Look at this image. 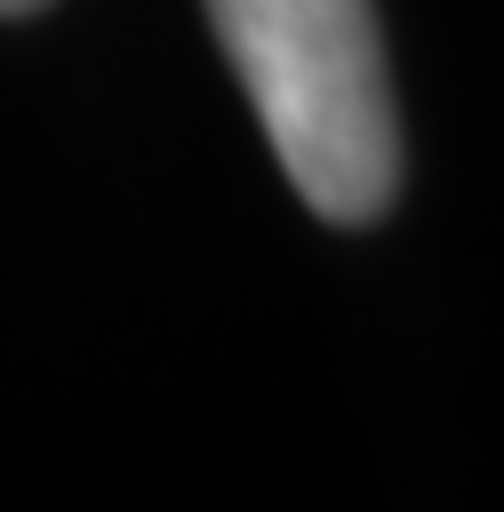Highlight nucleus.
Segmentation results:
<instances>
[{"label":"nucleus","mask_w":504,"mask_h":512,"mask_svg":"<svg viewBox=\"0 0 504 512\" xmlns=\"http://www.w3.org/2000/svg\"><path fill=\"white\" fill-rule=\"evenodd\" d=\"M216 40L288 168L328 224L384 216L400 184V120L368 0H208Z\"/></svg>","instance_id":"obj_1"},{"label":"nucleus","mask_w":504,"mask_h":512,"mask_svg":"<svg viewBox=\"0 0 504 512\" xmlns=\"http://www.w3.org/2000/svg\"><path fill=\"white\" fill-rule=\"evenodd\" d=\"M24 8H40V0H0V16H24Z\"/></svg>","instance_id":"obj_2"}]
</instances>
